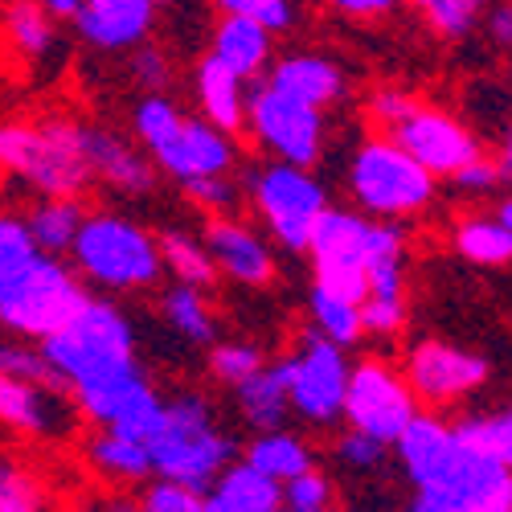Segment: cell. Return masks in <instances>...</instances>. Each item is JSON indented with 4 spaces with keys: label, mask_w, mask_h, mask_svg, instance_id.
I'll return each instance as SVG.
<instances>
[{
    "label": "cell",
    "mask_w": 512,
    "mask_h": 512,
    "mask_svg": "<svg viewBox=\"0 0 512 512\" xmlns=\"http://www.w3.org/2000/svg\"><path fill=\"white\" fill-rule=\"evenodd\" d=\"M414 512H512V467L480 451L435 414H414L394 439Z\"/></svg>",
    "instance_id": "1"
},
{
    "label": "cell",
    "mask_w": 512,
    "mask_h": 512,
    "mask_svg": "<svg viewBox=\"0 0 512 512\" xmlns=\"http://www.w3.org/2000/svg\"><path fill=\"white\" fill-rule=\"evenodd\" d=\"M41 353L62 373L74 406L99 426H107L127 398L148 386L136 361V332L107 300L82 304V312L66 328L41 340Z\"/></svg>",
    "instance_id": "2"
},
{
    "label": "cell",
    "mask_w": 512,
    "mask_h": 512,
    "mask_svg": "<svg viewBox=\"0 0 512 512\" xmlns=\"http://www.w3.org/2000/svg\"><path fill=\"white\" fill-rule=\"evenodd\" d=\"M0 168L46 197H78L91 185V160L78 123H0Z\"/></svg>",
    "instance_id": "3"
},
{
    "label": "cell",
    "mask_w": 512,
    "mask_h": 512,
    "mask_svg": "<svg viewBox=\"0 0 512 512\" xmlns=\"http://www.w3.org/2000/svg\"><path fill=\"white\" fill-rule=\"evenodd\" d=\"M148 455H152V472H160L164 480L205 492L213 476L230 463L234 443L218 431L213 406L201 394H181L173 402H164L160 426L148 439Z\"/></svg>",
    "instance_id": "4"
},
{
    "label": "cell",
    "mask_w": 512,
    "mask_h": 512,
    "mask_svg": "<svg viewBox=\"0 0 512 512\" xmlns=\"http://www.w3.org/2000/svg\"><path fill=\"white\" fill-rule=\"evenodd\" d=\"M398 246H406L398 226L361 218L349 209H324L308 242V254L316 263V287L361 304L369 291V263Z\"/></svg>",
    "instance_id": "5"
},
{
    "label": "cell",
    "mask_w": 512,
    "mask_h": 512,
    "mask_svg": "<svg viewBox=\"0 0 512 512\" xmlns=\"http://www.w3.org/2000/svg\"><path fill=\"white\" fill-rule=\"evenodd\" d=\"M70 250L78 271L103 291H140V287H152L164 271L156 238L136 222L115 218V213L82 218Z\"/></svg>",
    "instance_id": "6"
},
{
    "label": "cell",
    "mask_w": 512,
    "mask_h": 512,
    "mask_svg": "<svg viewBox=\"0 0 512 512\" xmlns=\"http://www.w3.org/2000/svg\"><path fill=\"white\" fill-rule=\"evenodd\" d=\"M87 300V287L58 263V254L37 250L0 295V328L25 340H46L50 332L66 328Z\"/></svg>",
    "instance_id": "7"
},
{
    "label": "cell",
    "mask_w": 512,
    "mask_h": 512,
    "mask_svg": "<svg viewBox=\"0 0 512 512\" xmlns=\"http://www.w3.org/2000/svg\"><path fill=\"white\" fill-rule=\"evenodd\" d=\"M349 189L369 218H410L435 197V177L394 140H369L353 156Z\"/></svg>",
    "instance_id": "8"
},
{
    "label": "cell",
    "mask_w": 512,
    "mask_h": 512,
    "mask_svg": "<svg viewBox=\"0 0 512 512\" xmlns=\"http://www.w3.org/2000/svg\"><path fill=\"white\" fill-rule=\"evenodd\" d=\"M287 373V398L291 410L312 426H328L340 418L345 406V386H349V361L340 353L336 340L324 332H308L287 361H279Z\"/></svg>",
    "instance_id": "9"
},
{
    "label": "cell",
    "mask_w": 512,
    "mask_h": 512,
    "mask_svg": "<svg viewBox=\"0 0 512 512\" xmlns=\"http://www.w3.org/2000/svg\"><path fill=\"white\" fill-rule=\"evenodd\" d=\"M254 205L287 250H308L320 213L328 209L324 185L300 164H267L254 177Z\"/></svg>",
    "instance_id": "10"
},
{
    "label": "cell",
    "mask_w": 512,
    "mask_h": 512,
    "mask_svg": "<svg viewBox=\"0 0 512 512\" xmlns=\"http://www.w3.org/2000/svg\"><path fill=\"white\" fill-rule=\"evenodd\" d=\"M345 422L353 431H365L394 447V439L410 426L418 414V394L410 390V381L394 373L386 361H361L349 369V386H345V406H340Z\"/></svg>",
    "instance_id": "11"
},
{
    "label": "cell",
    "mask_w": 512,
    "mask_h": 512,
    "mask_svg": "<svg viewBox=\"0 0 512 512\" xmlns=\"http://www.w3.org/2000/svg\"><path fill=\"white\" fill-rule=\"evenodd\" d=\"M246 123L259 136V144L271 148L279 160L300 164V168H312L320 160V148H324L320 107L283 95L271 82H263L254 95H246Z\"/></svg>",
    "instance_id": "12"
},
{
    "label": "cell",
    "mask_w": 512,
    "mask_h": 512,
    "mask_svg": "<svg viewBox=\"0 0 512 512\" xmlns=\"http://www.w3.org/2000/svg\"><path fill=\"white\" fill-rule=\"evenodd\" d=\"M394 132V144L406 148L431 177H451L467 160L480 156V144L467 127L443 111H431V107H414L402 123L390 127Z\"/></svg>",
    "instance_id": "13"
},
{
    "label": "cell",
    "mask_w": 512,
    "mask_h": 512,
    "mask_svg": "<svg viewBox=\"0 0 512 512\" xmlns=\"http://www.w3.org/2000/svg\"><path fill=\"white\" fill-rule=\"evenodd\" d=\"M0 422L29 439H62L74 431V398L50 381L0 373Z\"/></svg>",
    "instance_id": "14"
},
{
    "label": "cell",
    "mask_w": 512,
    "mask_h": 512,
    "mask_svg": "<svg viewBox=\"0 0 512 512\" xmlns=\"http://www.w3.org/2000/svg\"><path fill=\"white\" fill-rule=\"evenodd\" d=\"M406 381L422 402H455L463 394H476L488 381V361L480 353H467L443 340H422L410 349Z\"/></svg>",
    "instance_id": "15"
},
{
    "label": "cell",
    "mask_w": 512,
    "mask_h": 512,
    "mask_svg": "<svg viewBox=\"0 0 512 512\" xmlns=\"http://www.w3.org/2000/svg\"><path fill=\"white\" fill-rule=\"evenodd\" d=\"M152 160L173 181H189V177L226 173L234 164V148H230V136L218 132L209 119H181V127L152 152Z\"/></svg>",
    "instance_id": "16"
},
{
    "label": "cell",
    "mask_w": 512,
    "mask_h": 512,
    "mask_svg": "<svg viewBox=\"0 0 512 512\" xmlns=\"http://www.w3.org/2000/svg\"><path fill=\"white\" fill-rule=\"evenodd\" d=\"M156 17L152 0H78L74 25L95 50H136Z\"/></svg>",
    "instance_id": "17"
},
{
    "label": "cell",
    "mask_w": 512,
    "mask_h": 512,
    "mask_svg": "<svg viewBox=\"0 0 512 512\" xmlns=\"http://www.w3.org/2000/svg\"><path fill=\"white\" fill-rule=\"evenodd\" d=\"M205 250L209 259L218 263V271H226L230 279L246 283V287H263L275 279V259H271V246L246 230L242 222L230 218H209L205 222Z\"/></svg>",
    "instance_id": "18"
},
{
    "label": "cell",
    "mask_w": 512,
    "mask_h": 512,
    "mask_svg": "<svg viewBox=\"0 0 512 512\" xmlns=\"http://www.w3.org/2000/svg\"><path fill=\"white\" fill-rule=\"evenodd\" d=\"M82 144H87V160H91V173L103 177L111 189L119 193H152L156 173L152 164L127 144L123 136L107 132V127H82Z\"/></svg>",
    "instance_id": "19"
},
{
    "label": "cell",
    "mask_w": 512,
    "mask_h": 512,
    "mask_svg": "<svg viewBox=\"0 0 512 512\" xmlns=\"http://www.w3.org/2000/svg\"><path fill=\"white\" fill-rule=\"evenodd\" d=\"M283 484L259 472L254 463H226L205 488V512H279Z\"/></svg>",
    "instance_id": "20"
},
{
    "label": "cell",
    "mask_w": 512,
    "mask_h": 512,
    "mask_svg": "<svg viewBox=\"0 0 512 512\" xmlns=\"http://www.w3.org/2000/svg\"><path fill=\"white\" fill-rule=\"evenodd\" d=\"M271 87H279L283 95L291 99H304L312 107H328L340 99V91H345V74H340L336 62L328 58H316V54H291L283 58L275 70H271Z\"/></svg>",
    "instance_id": "21"
},
{
    "label": "cell",
    "mask_w": 512,
    "mask_h": 512,
    "mask_svg": "<svg viewBox=\"0 0 512 512\" xmlns=\"http://www.w3.org/2000/svg\"><path fill=\"white\" fill-rule=\"evenodd\" d=\"M242 74H234L222 58H205L197 66V103L205 111V119L218 127V132H238L246 123V91H242Z\"/></svg>",
    "instance_id": "22"
},
{
    "label": "cell",
    "mask_w": 512,
    "mask_h": 512,
    "mask_svg": "<svg viewBox=\"0 0 512 512\" xmlns=\"http://www.w3.org/2000/svg\"><path fill=\"white\" fill-rule=\"evenodd\" d=\"M238 398V414L254 431H275L291 414V398H287V373L283 365H263L259 373H250L246 381L234 386Z\"/></svg>",
    "instance_id": "23"
},
{
    "label": "cell",
    "mask_w": 512,
    "mask_h": 512,
    "mask_svg": "<svg viewBox=\"0 0 512 512\" xmlns=\"http://www.w3.org/2000/svg\"><path fill=\"white\" fill-rule=\"evenodd\" d=\"M213 58H222L242 78H254V74H263L267 58H271V33L246 17L226 13V21L213 33Z\"/></svg>",
    "instance_id": "24"
},
{
    "label": "cell",
    "mask_w": 512,
    "mask_h": 512,
    "mask_svg": "<svg viewBox=\"0 0 512 512\" xmlns=\"http://www.w3.org/2000/svg\"><path fill=\"white\" fill-rule=\"evenodd\" d=\"M246 463H254L259 472H267L271 480H291V476H300L304 467H312V451L304 439H295L291 431H283V426H275V431H259L250 439L246 447Z\"/></svg>",
    "instance_id": "25"
},
{
    "label": "cell",
    "mask_w": 512,
    "mask_h": 512,
    "mask_svg": "<svg viewBox=\"0 0 512 512\" xmlns=\"http://www.w3.org/2000/svg\"><path fill=\"white\" fill-rule=\"evenodd\" d=\"M82 218H87V213H82V205L74 197H50V201L29 209L25 226H29V238H33L37 250L66 254L74 246V234H78Z\"/></svg>",
    "instance_id": "26"
},
{
    "label": "cell",
    "mask_w": 512,
    "mask_h": 512,
    "mask_svg": "<svg viewBox=\"0 0 512 512\" xmlns=\"http://www.w3.org/2000/svg\"><path fill=\"white\" fill-rule=\"evenodd\" d=\"M455 250L476 267H508L512 263V230L500 218H467L451 234Z\"/></svg>",
    "instance_id": "27"
},
{
    "label": "cell",
    "mask_w": 512,
    "mask_h": 512,
    "mask_svg": "<svg viewBox=\"0 0 512 512\" xmlns=\"http://www.w3.org/2000/svg\"><path fill=\"white\" fill-rule=\"evenodd\" d=\"M160 312H164V324L173 328L181 340H189V345H209L213 340V316H209V304H205L201 287L177 283L173 291H164Z\"/></svg>",
    "instance_id": "28"
},
{
    "label": "cell",
    "mask_w": 512,
    "mask_h": 512,
    "mask_svg": "<svg viewBox=\"0 0 512 512\" xmlns=\"http://www.w3.org/2000/svg\"><path fill=\"white\" fill-rule=\"evenodd\" d=\"M156 250H160V263L177 275V283H193V287H213L218 279V263L209 259L205 242L181 234V230H164L156 238Z\"/></svg>",
    "instance_id": "29"
},
{
    "label": "cell",
    "mask_w": 512,
    "mask_h": 512,
    "mask_svg": "<svg viewBox=\"0 0 512 512\" xmlns=\"http://www.w3.org/2000/svg\"><path fill=\"white\" fill-rule=\"evenodd\" d=\"M91 463L111 480H144L152 472L148 443L127 439L119 431H107V426H103V435L91 443Z\"/></svg>",
    "instance_id": "30"
},
{
    "label": "cell",
    "mask_w": 512,
    "mask_h": 512,
    "mask_svg": "<svg viewBox=\"0 0 512 512\" xmlns=\"http://www.w3.org/2000/svg\"><path fill=\"white\" fill-rule=\"evenodd\" d=\"M5 25H9V41L25 58H46L54 50V13L41 0H13Z\"/></svg>",
    "instance_id": "31"
},
{
    "label": "cell",
    "mask_w": 512,
    "mask_h": 512,
    "mask_svg": "<svg viewBox=\"0 0 512 512\" xmlns=\"http://www.w3.org/2000/svg\"><path fill=\"white\" fill-rule=\"evenodd\" d=\"M312 320H316V332L336 340L340 349L353 345V340H361V304L345 300V295L312 287Z\"/></svg>",
    "instance_id": "32"
},
{
    "label": "cell",
    "mask_w": 512,
    "mask_h": 512,
    "mask_svg": "<svg viewBox=\"0 0 512 512\" xmlns=\"http://www.w3.org/2000/svg\"><path fill=\"white\" fill-rule=\"evenodd\" d=\"M459 435H463L467 443H476L480 451H488L492 459H500L504 467H512V410L463 418V422H459Z\"/></svg>",
    "instance_id": "33"
},
{
    "label": "cell",
    "mask_w": 512,
    "mask_h": 512,
    "mask_svg": "<svg viewBox=\"0 0 512 512\" xmlns=\"http://www.w3.org/2000/svg\"><path fill=\"white\" fill-rule=\"evenodd\" d=\"M283 508H291V512H324V508H332V480L324 472H316V463L304 467L300 476L283 480Z\"/></svg>",
    "instance_id": "34"
},
{
    "label": "cell",
    "mask_w": 512,
    "mask_h": 512,
    "mask_svg": "<svg viewBox=\"0 0 512 512\" xmlns=\"http://www.w3.org/2000/svg\"><path fill=\"white\" fill-rule=\"evenodd\" d=\"M336 463L349 467V472H357V476L381 472V467H386V443L349 426V431L340 435V443H336Z\"/></svg>",
    "instance_id": "35"
},
{
    "label": "cell",
    "mask_w": 512,
    "mask_h": 512,
    "mask_svg": "<svg viewBox=\"0 0 512 512\" xmlns=\"http://www.w3.org/2000/svg\"><path fill=\"white\" fill-rule=\"evenodd\" d=\"M0 373H17V377H33V381H50V386H62L66 390V381L62 373L46 361V353H33L25 345H17V340H0Z\"/></svg>",
    "instance_id": "36"
},
{
    "label": "cell",
    "mask_w": 512,
    "mask_h": 512,
    "mask_svg": "<svg viewBox=\"0 0 512 512\" xmlns=\"http://www.w3.org/2000/svg\"><path fill=\"white\" fill-rule=\"evenodd\" d=\"M209 369H213V377H218L222 386L234 390L238 381H246L250 373L263 369V353L254 345H218L209 353Z\"/></svg>",
    "instance_id": "37"
},
{
    "label": "cell",
    "mask_w": 512,
    "mask_h": 512,
    "mask_svg": "<svg viewBox=\"0 0 512 512\" xmlns=\"http://www.w3.org/2000/svg\"><path fill=\"white\" fill-rule=\"evenodd\" d=\"M33 508H41V488L17 463L0 459V512H33Z\"/></svg>",
    "instance_id": "38"
},
{
    "label": "cell",
    "mask_w": 512,
    "mask_h": 512,
    "mask_svg": "<svg viewBox=\"0 0 512 512\" xmlns=\"http://www.w3.org/2000/svg\"><path fill=\"white\" fill-rule=\"evenodd\" d=\"M140 508H144V512H205V496L193 492V488H185V484H177V480H164V476H160V480L144 492Z\"/></svg>",
    "instance_id": "39"
},
{
    "label": "cell",
    "mask_w": 512,
    "mask_h": 512,
    "mask_svg": "<svg viewBox=\"0 0 512 512\" xmlns=\"http://www.w3.org/2000/svg\"><path fill=\"white\" fill-rule=\"evenodd\" d=\"M222 13L246 17L254 25H263L267 33H283L291 25V0H218Z\"/></svg>",
    "instance_id": "40"
},
{
    "label": "cell",
    "mask_w": 512,
    "mask_h": 512,
    "mask_svg": "<svg viewBox=\"0 0 512 512\" xmlns=\"http://www.w3.org/2000/svg\"><path fill=\"white\" fill-rule=\"evenodd\" d=\"M426 17L443 37H467L480 17V0H431Z\"/></svg>",
    "instance_id": "41"
},
{
    "label": "cell",
    "mask_w": 512,
    "mask_h": 512,
    "mask_svg": "<svg viewBox=\"0 0 512 512\" xmlns=\"http://www.w3.org/2000/svg\"><path fill=\"white\" fill-rule=\"evenodd\" d=\"M181 189H185V197H189L193 205H201V209H209V213H226V209L234 205V185L226 181V173L189 177V181H181Z\"/></svg>",
    "instance_id": "42"
},
{
    "label": "cell",
    "mask_w": 512,
    "mask_h": 512,
    "mask_svg": "<svg viewBox=\"0 0 512 512\" xmlns=\"http://www.w3.org/2000/svg\"><path fill=\"white\" fill-rule=\"evenodd\" d=\"M451 181H455L463 193H472V197H488V193L500 189V181H504V164H500V160H488V156H476V160H467L459 173H451Z\"/></svg>",
    "instance_id": "43"
},
{
    "label": "cell",
    "mask_w": 512,
    "mask_h": 512,
    "mask_svg": "<svg viewBox=\"0 0 512 512\" xmlns=\"http://www.w3.org/2000/svg\"><path fill=\"white\" fill-rule=\"evenodd\" d=\"M33 238H29V226L21 218H9L0 213V267H13V263H25L33 254Z\"/></svg>",
    "instance_id": "44"
},
{
    "label": "cell",
    "mask_w": 512,
    "mask_h": 512,
    "mask_svg": "<svg viewBox=\"0 0 512 512\" xmlns=\"http://www.w3.org/2000/svg\"><path fill=\"white\" fill-rule=\"evenodd\" d=\"M414 107H418V103H414L410 95H402V91H377V95L369 99V111H373V119H377V123H386V127L402 123V119H406Z\"/></svg>",
    "instance_id": "45"
},
{
    "label": "cell",
    "mask_w": 512,
    "mask_h": 512,
    "mask_svg": "<svg viewBox=\"0 0 512 512\" xmlns=\"http://www.w3.org/2000/svg\"><path fill=\"white\" fill-rule=\"evenodd\" d=\"M132 66H136V78L144 82L148 91H160V87H164L168 66H164V54H160V50H140Z\"/></svg>",
    "instance_id": "46"
},
{
    "label": "cell",
    "mask_w": 512,
    "mask_h": 512,
    "mask_svg": "<svg viewBox=\"0 0 512 512\" xmlns=\"http://www.w3.org/2000/svg\"><path fill=\"white\" fill-rule=\"evenodd\" d=\"M488 33L500 50H512V5H496L488 17Z\"/></svg>",
    "instance_id": "47"
},
{
    "label": "cell",
    "mask_w": 512,
    "mask_h": 512,
    "mask_svg": "<svg viewBox=\"0 0 512 512\" xmlns=\"http://www.w3.org/2000/svg\"><path fill=\"white\" fill-rule=\"evenodd\" d=\"M332 5L349 17H381L394 9V0H332Z\"/></svg>",
    "instance_id": "48"
},
{
    "label": "cell",
    "mask_w": 512,
    "mask_h": 512,
    "mask_svg": "<svg viewBox=\"0 0 512 512\" xmlns=\"http://www.w3.org/2000/svg\"><path fill=\"white\" fill-rule=\"evenodd\" d=\"M54 17H74V9H78V0H41Z\"/></svg>",
    "instance_id": "49"
},
{
    "label": "cell",
    "mask_w": 512,
    "mask_h": 512,
    "mask_svg": "<svg viewBox=\"0 0 512 512\" xmlns=\"http://www.w3.org/2000/svg\"><path fill=\"white\" fill-rule=\"evenodd\" d=\"M496 218H500V222H504V226L512 230V193H508V197L500 201V209H496Z\"/></svg>",
    "instance_id": "50"
},
{
    "label": "cell",
    "mask_w": 512,
    "mask_h": 512,
    "mask_svg": "<svg viewBox=\"0 0 512 512\" xmlns=\"http://www.w3.org/2000/svg\"><path fill=\"white\" fill-rule=\"evenodd\" d=\"M504 173H512V123H508V132H504Z\"/></svg>",
    "instance_id": "51"
},
{
    "label": "cell",
    "mask_w": 512,
    "mask_h": 512,
    "mask_svg": "<svg viewBox=\"0 0 512 512\" xmlns=\"http://www.w3.org/2000/svg\"><path fill=\"white\" fill-rule=\"evenodd\" d=\"M410 5H418V9H426V5H431V0H410Z\"/></svg>",
    "instance_id": "52"
},
{
    "label": "cell",
    "mask_w": 512,
    "mask_h": 512,
    "mask_svg": "<svg viewBox=\"0 0 512 512\" xmlns=\"http://www.w3.org/2000/svg\"><path fill=\"white\" fill-rule=\"evenodd\" d=\"M152 5H156V9H160V5H173V0H152Z\"/></svg>",
    "instance_id": "53"
},
{
    "label": "cell",
    "mask_w": 512,
    "mask_h": 512,
    "mask_svg": "<svg viewBox=\"0 0 512 512\" xmlns=\"http://www.w3.org/2000/svg\"><path fill=\"white\" fill-rule=\"evenodd\" d=\"M480 5H484V0H480Z\"/></svg>",
    "instance_id": "54"
}]
</instances>
